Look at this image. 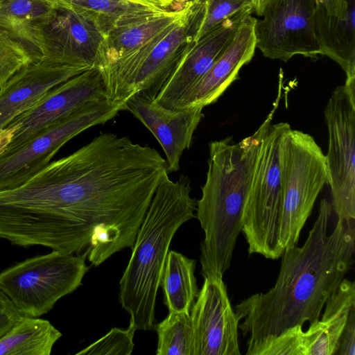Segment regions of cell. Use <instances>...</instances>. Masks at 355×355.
Returning a JSON list of instances; mask_svg holds the SVG:
<instances>
[{
    "mask_svg": "<svg viewBox=\"0 0 355 355\" xmlns=\"http://www.w3.org/2000/svg\"><path fill=\"white\" fill-rule=\"evenodd\" d=\"M334 211L320 201L318 215L302 246L284 250L274 286L245 298L235 306L247 345L277 336L295 326L316 322L331 294L354 264V220H338L328 233Z\"/></svg>",
    "mask_w": 355,
    "mask_h": 355,
    "instance_id": "cell-1",
    "label": "cell"
},
{
    "mask_svg": "<svg viewBox=\"0 0 355 355\" xmlns=\"http://www.w3.org/2000/svg\"><path fill=\"white\" fill-rule=\"evenodd\" d=\"M275 109L239 143L230 137L209 144L206 180L196 210L205 234L200 256L203 277L223 278L231 265L260 145Z\"/></svg>",
    "mask_w": 355,
    "mask_h": 355,
    "instance_id": "cell-2",
    "label": "cell"
},
{
    "mask_svg": "<svg viewBox=\"0 0 355 355\" xmlns=\"http://www.w3.org/2000/svg\"><path fill=\"white\" fill-rule=\"evenodd\" d=\"M190 179L167 175L158 186L138 230L127 267L119 282V299L136 330L155 324L157 294L169 246L177 230L193 218L197 201Z\"/></svg>",
    "mask_w": 355,
    "mask_h": 355,
    "instance_id": "cell-3",
    "label": "cell"
},
{
    "mask_svg": "<svg viewBox=\"0 0 355 355\" xmlns=\"http://www.w3.org/2000/svg\"><path fill=\"white\" fill-rule=\"evenodd\" d=\"M205 0H191L178 21L100 71L107 99L121 105L134 95L155 100L186 53L203 21Z\"/></svg>",
    "mask_w": 355,
    "mask_h": 355,
    "instance_id": "cell-4",
    "label": "cell"
},
{
    "mask_svg": "<svg viewBox=\"0 0 355 355\" xmlns=\"http://www.w3.org/2000/svg\"><path fill=\"white\" fill-rule=\"evenodd\" d=\"M278 160L282 197L279 245L297 244L315 202L330 177L326 155L309 134L287 123L280 137Z\"/></svg>",
    "mask_w": 355,
    "mask_h": 355,
    "instance_id": "cell-5",
    "label": "cell"
},
{
    "mask_svg": "<svg viewBox=\"0 0 355 355\" xmlns=\"http://www.w3.org/2000/svg\"><path fill=\"white\" fill-rule=\"evenodd\" d=\"M286 125L270 124L262 139L241 217V232L249 254L273 260L284 253L279 245L282 197L278 146Z\"/></svg>",
    "mask_w": 355,
    "mask_h": 355,
    "instance_id": "cell-6",
    "label": "cell"
},
{
    "mask_svg": "<svg viewBox=\"0 0 355 355\" xmlns=\"http://www.w3.org/2000/svg\"><path fill=\"white\" fill-rule=\"evenodd\" d=\"M86 259L55 250L26 259L0 273V288L24 315L40 317L82 284Z\"/></svg>",
    "mask_w": 355,
    "mask_h": 355,
    "instance_id": "cell-7",
    "label": "cell"
},
{
    "mask_svg": "<svg viewBox=\"0 0 355 355\" xmlns=\"http://www.w3.org/2000/svg\"><path fill=\"white\" fill-rule=\"evenodd\" d=\"M123 110L107 98L91 101L57 120L21 146L0 155V190L17 187L44 168L60 148L90 127L104 124Z\"/></svg>",
    "mask_w": 355,
    "mask_h": 355,
    "instance_id": "cell-8",
    "label": "cell"
},
{
    "mask_svg": "<svg viewBox=\"0 0 355 355\" xmlns=\"http://www.w3.org/2000/svg\"><path fill=\"white\" fill-rule=\"evenodd\" d=\"M329 149L326 155L331 206L338 220L355 219V89L338 86L324 109Z\"/></svg>",
    "mask_w": 355,
    "mask_h": 355,
    "instance_id": "cell-9",
    "label": "cell"
},
{
    "mask_svg": "<svg viewBox=\"0 0 355 355\" xmlns=\"http://www.w3.org/2000/svg\"><path fill=\"white\" fill-rule=\"evenodd\" d=\"M316 0H268L254 31L256 47L263 55L284 62L302 55H322L314 31Z\"/></svg>",
    "mask_w": 355,
    "mask_h": 355,
    "instance_id": "cell-10",
    "label": "cell"
},
{
    "mask_svg": "<svg viewBox=\"0 0 355 355\" xmlns=\"http://www.w3.org/2000/svg\"><path fill=\"white\" fill-rule=\"evenodd\" d=\"M193 355H241L239 324L222 277H204L190 311Z\"/></svg>",
    "mask_w": 355,
    "mask_h": 355,
    "instance_id": "cell-11",
    "label": "cell"
},
{
    "mask_svg": "<svg viewBox=\"0 0 355 355\" xmlns=\"http://www.w3.org/2000/svg\"><path fill=\"white\" fill-rule=\"evenodd\" d=\"M252 11L254 8L248 7L238 12L195 42L154 101L167 108H187L196 86L232 40L243 19Z\"/></svg>",
    "mask_w": 355,
    "mask_h": 355,
    "instance_id": "cell-12",
    "label": "cell"
},
{
    "mask_svg": "<svg viewBox=\"0 0 355 355\" xmlns=\"http://www.w3.org/2000/svg\"><path fill=\"white\" fill-rule=\"evenodd\" d=\"M107 98L101 74L88 69L49 90L38 102L10 124L19 128L6 150L15 148L57 120L87 103Z\"/></svg>",
    "mask_w": 355,
    "mask_h": 355,
    "instance_id": "cell-13",
    "label": "cell"
},
{
    "mask_svg": "<svg viewBox=\"0 0 355 355\" xmlns=\"http://www.w3.org/2000/svg\"><path fill=\"white\" fill-rule=\"evenodd\" d=\"M105 36L92 21L55 5L42 27L44 57L101 70Z\"/></svg>",
    "mask_w": 355,
    "mask_h": 355,
    "instance_id": "cell-14",
    "label": "cell"
},
{
    "mask_svg": "<svg viewBox=\"0 0 355 355\" xmlns=\"http://www.w3.org/2000/svg\"><path fill=\"white\" fill-rule=\"evenodd\" d=\"M89 69L44 57L19 70L0 91V130L38 102L49 90Z\"/></svg>",
    "mask_w": 355,
    "mask_h": 355,
    "instance_id": "cell-15",
    "label": "cell"
},
{
    "mask_svg": "<svg viewBox=\"0 0 355 355\" xmlns=\"http://www.w3.org/2000/svg\"><path fill=\"white\" fill-rule=\"evenodd\" d=\"M202 107L183 110L167 108L154 100L134 95L125 103L130 112L155 136L166 157L168 172L180 169L184 151L189 149L193 133L203 117Z\"/></svg>",
    "mask_w": 355,
    "mask_h": 355,
    "instance_id": "cell-16",
    "label": "cell"
},
{
    "mask_svg": "<svg viewBox=\"0 0 355 355\" xmlns=\"http://www.w3.org/2000/svg\"><path fill=\"white\" fill-rule=\"evenodd\" d=\"M313 22L322 55L340 66L345 85L355 89V0L317 2Z\"/></svg>",
    "mask_w": 355,
    "mask_h": 355,
    "instance_id": "cell-17",
    "label": "cell"
},
{
    "mask_svg": "<svg viewBox=\"0 0 355 355\" xmlns=\"http://www.w3.org/2000/svg\"><path fill=\"white\" fill-rule=\"evenodd\" d=\"M256 19L249 15L243 19L232 40L194 88L188 107L215 103L238 78L241 68L252 60L257 48Z\"/></svg>",
    "mask_w": 355,
    "mask_h": 355,
    "instance_id": "cell-18",
    "label": "cell"
},
{
    "mask_svg": "<svg viewBox=\"0 0 355 355\" xmlns=\"http://www.w3.org/2000/svg\"><path fill=\"white\" fill-rule=\"evenodd\" d=\"M189 1L175 10L147 8L121 17L105 37L103 63L100 71L178 21L186 12Z\"/></svg>",
    "mask_w": 355,
    "mask_h": 355,
    "instance_id": "cell-19",
    "label": "cell"
},
{
    "mask_svg": "<svg viewBox=\"0 0 355 355\" xmlns=\"http://www.w3.org/2000/svg\"><path fill=\"white\" fill-rule=\"evenodd\" d=\"M324 306L321 318L303 331L304 355L336 354L349 313L355 309V283L345 278Z\"/></svg>",
    "mask_w": 355,
    "mask_h": 355,
    "instance_id": "cell-20",
    "label": "cell"
},
{
    "mask_svg": "<svg viewBox=\"0 0 355 355\" xmlns=\"http://www.w3.org/2000/svg\"><path fill=\"white\" fill-rule=\"evenodd\" d=\"M53 0L0 1V33L21 45L33 61L44 58L42 27L55 8Z\"/></svg>",
    "mask_w": 355,
    "mask_h": 355,
    "instance_id": "cell-21",
    "label": "cell"
},
{
    "mask_svg": "<svg viewBox=\"0 0 355 355\" xmlns=\"http://www.w3.org/2000/svg\"><path fill=\"white\" fill-rule=\"evenodd\" d=\"M196 264L194 259L180 252H168L159 284L168 312L190 313L200 291L194 275Z\"/></svg>",
    "mask_w": 355,
    "mask_h": 355,
    "instance_id": "cell-22",
    "label": "cell"
},
{
    "mask_svg": "<svg viewBox=\"0 0 355 355\" xmlns=\"http://www.w3.org/2000/svg\"><path fill=\"white\" fill-rule=\"evenodd\" d=\"M61 336L49 320L23 315L0 338V355H50Z\"/></svg>",
    "mask_w": 355,
    "mask_h": 355,
    "instance_id": "cell-23",
    "label": "cell"
},
{
    "mask_svg": "<svg viewBox=\"0 0 355 355\" xmlns=\"http://www.w3.org/2000/svg\"><path fill=\"white\" fill-rule=\"evenodd\" d=\"M57 6L71 10L93 22L105 37L123 15L144 10L146 6L124 0H53Z\"/></svg>",
    "mask_w": 355,
    "mask_h": 355,
    "instance_id": "cell-24",
    "label": "cell"
},
{
    "mask_svg": "<svg viewBox=\"0 0 355 355\" xmlns=\"http://www.w3.org/2000/svg\"><path fill=\"white\" fill-rule=\"evenodd\" d=\"M153 329L157 334V355H193V328L190 313L169 312Z\"/></svg>",
    "mask_w": 355,
    "mask_h": 355,
    "instance_id": "cell-25",
    "label": "cell"
},
{
    "mask_svg": "<svg viewBox=\"0 0 355 355\" xmlns=\"http://www.w3.org/2000/svg\"><path fill=\"white\" fill-rule=\"evenodd\" d=\"M135 331L130 324L126 329L114 327L76 355H130L135 346L133 338Z\"/></svg>",
    "mask_w": 355,
    "mask_h": 355,
    "instance_id": "cell-26",
    "label": "cell"
},
{
    "mask_svg": "<svg viewBox=\"0 0 355 355\" xmlns=\"http://www.w3.org/2000/svg\"><path fill=\"white\" fill-rule=\"evenodd\" d=\"M205 14L195 42L238 12L254 8L253 0H205Z\"/></svg>",
    "mask_w": 355,
    "mask_h": 355,
    "instance_id": "cell-27",
    "label": "cell"
},
{
    "mask_svg": "<svg viewBox=\"0 0 355 355\" xmlns=\"http://www.w3.org/2000/svg\"><path fill=\"white\" fill-rule=\"evenodd\" d=\"M32 61L21 45L0 33V91L19 70Z\"/></svg>",
    "mask_w": 355,
    "mask_h": 355,
    "instance_id": "cell-28",
    "label": "cell"
},
{
    "mask_svg": "<svg viewBox=\"0 0 355 355\" xmlns=\"http://www.w3.org/2000/svg\"><path fill=\"white\" fill-rule=\"evenodd\" d=\"M23 314L0 288V338L20 320Z\"/></svg>",
    "mask_w": 355,
    "mask_h": 355,
    "instance_id": "cell-29",
    "label": "cell"
},
{
    "mask_svg": "<svg viewBox=\"0 0 355 355\" xmlns=\"http://www.w3.org/2000/svg\"><path fill=\"white\" fill-rule=\"evenodd\" d=\"M336 354L355 355V309L349 313Z\"/></svg>",
    "mask_w": 355,
    "mask_h": 355,
    "instance_id": "cell-30",
    "label": "cell"
},
{
    "mask_svg": "<svg viewBox=\"0 0 355 355\" xmlns=\"http://www.w3.org/2000/svg\"><path fill=\"white\" fill-rule=\"evenodd\" d=\"M18 128L19 125L13 123L0 130V155L8 148Z\"/></svg>",
    "mask_w": 355,
    "mask_h": 355,
    "instance_id": "cell-31",
    "label": "cell"
},
{
    "mask_svg": "<svg viewBox=\"0 0 355 355\" xmlns=\"http://www.w3.org/2000/svg\"><path fill=\"white\" fill-rule=\"evenodd\" d=\"M129 3L146 6L150 8H164L159 0H124Z\"/></svg>",
    "mask_w": 355,
    "mask_h": 355,
    "instance_id": "cell-32",
    "label": "cell"
},
{
    "mask_svg": "<svg viewBox=\"0 0 355 355\" xmlns=\"http://www.w3.org/2000/svg\"><path fill=\"white\" fill-rule=\"evenodd\" d=\"M254 1V11L257 15L261 17L263 6L268 0H253Z\"/></svg>",
    "mask_w": 355,
    "mask_h": 355,
    "instance_id": "cell-33",
    "label": "cell"
},
{
    "mask_svg": "<svg viewBox=\"0 0 355 355\" xmlns=\"http://www.w3.org/2000/svg\"><path fill=\"white\" fill-rule=\"evenodd\" d=\"M159 1L162 3L163 7L165 9H167V8H168L169 6L174 5L177 1L183 3L182 0H159ZM183 3L184 4V3Z\"/></svg>",
    "mask_w": 355,
    "mask_h": 355,
    "instance_id": "cell-34",
    "label": "cell"
},
{
    "mask_svg": "<svg viewBox=\"0 0 355 355\" xmlns=\"http://www.w3.org/2000/svg\"><path fill=\"white\" fill-rule=\"evenodd\" d=\"M316 1H317V2H319V3H324V2H327L329 0H316Z\"/></svg>",
    "mask_w": 355,
    "mask_h": 355,
    "instance_id": "cell-35",
    "label": "cell"
},
{
    "mask_svg": "<svg viewBox=\"0 0 355 355\" xmlns=\"http://www.w3.org/2000/svg\"><path fill=\"white\" fill-rule=\"evenodd\" d=\"M3 1V0H0V1Z\"/></svg>",
    "mask_w": 355,
    "mask_h": 355,
    "instance_id": "cell-36",
    "label": "cell"
}]
</instances>
